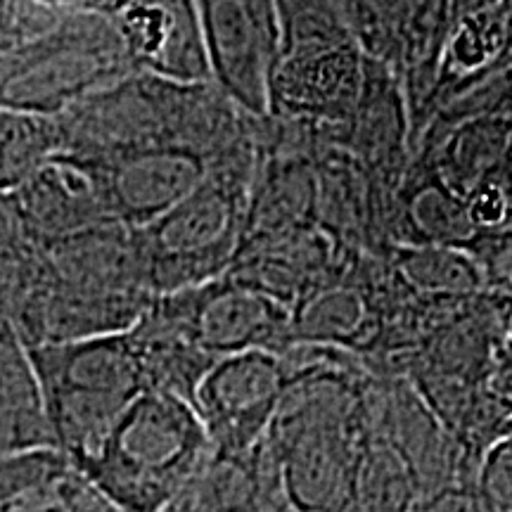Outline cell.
<instances>
[{
  "mask_svg": "<svg viewBox=\"0 0 512 512\" xmlns=\"http://www.w3.org/2000/svg\"><path fill=\"white\" fill-rule=\"evenodd\" d=\"M259 124L223 152L211 174L185 200L133 230L152 297L221 278L238 259L259 171Z\"/></svg>",
  "mask_w": 512,
  "mask_h": 512,
  "instance_id": "obj_1",
  "label": "cell"
},
{
  "mask_svg": "<svg viewBox=\"0 0 512 512\" xmlns=\"http://www.w3.org/2000/svg\"><path fill=\"white\" fill-rule=\"evenodd\" d=\"M211 453L190 401L143 392L119 415L95 456L76 470L119 512H164Z\"/></svg>",
  "mask_w": 512,
  "mask_h": 512,
  "instance_id": "obj_2",
  "label": "cell"
},
{
  "mask_svg": "<svg viewBox=\"0 0 512 512\" xmlns=\"http://www.w3.org/2000/svg\"><path fill=\"white\" fill-rule=\"evenodd\" d=\"M46 399L57 448L79 467L145 392L128 332L24 347Z\"/></svg>",
  "mask_w": 512,
  "mask_h": 512,
  "instance_id": "obj_3",
  "label": "cell"
},
{
  "mask_svg": "<svg viewBox=\"0 0 512 512\" xmlns=\"http://www.w3.org/2000/svg\"><path fill=\"white\" fill-rule=\"evenodd\" d=\"M136 74L114 19L60 12L0 55V107L60 117L88 95Z\"/></svg>",
  "mask_w": 512,
  "mask_h": 512,
  "instance_id": "obj_4",
  "label": "cell"
},
{
  "mask_svg": "<svg viewBox=\"0 0 512 512\" xmlns=\"http://www.w3.org/2000/svg\"><path fill=\"white\" fill-rule=\"evenodd\" d=\"M150 304L214 361L245 351L283 356L292 347L290 306L228 273Z\"/></svg>",
  "mask_w": 512,
  "mask_h": 512,
  "instance_id": "obj_5",
  "label": "cell"
},
{
  "mask_svg": "<svg viewBox=\"0 0 512 512\" xmlns=\"http://www.w3.org/2000/svg\"><path fill=\"white\" fill-rule=\"evenodd\" d=\"M209 76L249 117H268L280 55L278 0H195Z\"/></svg>",
  "mask_w": 512,
  "mask_h": 512,
  "instance_id": "obj_6",
  "label": "cell"
},
{
  "mask_svg": "<svg viewBox=\"0 0 512 512\" xmlns=\"http://www.w3.org/2000/svg\"><path fill=\"white\" fill-rule=\"evenodd\" d=\"M290 370L283 356L245 351L214 361L192 394L211 451L245 458L264 441L283 399Z\"/></svg>",
  "mask_w": 512,
  "mask_h": 512,
  "instance_id": "obj_7",
  "label": "cell"
},
{
  "mask_svg": "<svg viewBox=\"0 0 512 512\" xmlns=\"http://www.w3.org/2000/svg\"><path fill=\"white\" fill-rule=\"evenodd\" d=\"M8 200L29 245H48L119 223L100 166L69 152H57L38 166L8 192Z\"/></svg>",
  "mask_w": 512,
  "mask_h": 512,
  "instance_id": "obj_8",
  "label": "cell"
},
{
  "mask_svg": "<svg viewBox=\"0 0 512 512\" xmlns=\"http://www.w3.org/2000/svg\"><path fill=\"white\" fill-rule=\"evenodd\" d=\"M219 157L190 145H152L91 162L105 176L119 223L138 230L185 200Z\"/></svg>",
  "mask_w": 512,
  "mask_h": 512,
  "instance_id": "obj_9",
  "label": "cell"
},
{
  "mask_svg": "<svg viewBox=\"0 0 512 512\" xmlns=\"http://www.w3.org/2000/svg\"><path fill=\"white\" fill-rule=\"evenodd\" d=\"M112 19L136 72L211 83L195 0H126Z\"/></svg>",
  "mask_w": 512,
  "mask_h": 512,
  "instance_id": "obj_10",
  "label": "cell"
},
{
  "mask_svg": "<svg viewBox=\"0 0 512 512\" xmlns=\"http://www.w3.org/2000/svg\"><path fill=\"white\" fill-rule=\"evenodd\" d=\"M60 451L27 349L0 342V458Z\"/></svg>",
  "mask_w": 512,
  "mask_h": 512,
  "instance_id": "obj_11",
  "label": "cell"
},
{
  "mask_svg": "<svg viewBox=\"0 0 512 512\" xmlns=\"http://www.w3.org/2000/svg\"><path fill=\"white\" fill-rule=\"evenodd\" d=\"M396 278L418 297L463 302L486 290L482 264L458 247H396Z\"/></svg>",
  "mask_w": 512,
  "mask_h": 512,
  "instance_id": "obj_12",
  "label": "cell"
},
{
  "mask_svg": "<svg viewBox=\"0 0 512 512\" xmlns=\"http://www.w3.org/2000/svg\"><path fill=\"white\" fill-rule=\"evenodd\" d=\"M62 152V131L55 117L0 107V192L8 195L41 164Z\"/></svg>",
  "mask_w": 512,
  "mask_h": 512,
  "instance_id": "obj_13",
  "label": "cell"
},
{
  "mask_svg": "<svg viewBox=\"0 0 512 512\" xmlns=\"http://www.w3.org/2000/svg\"><path fill=\"white\" fill-rule=\"evenodd\" d=\"M420 501L411 467L387 441L368 437L349 512H413Z\"/></svg>",
  "mask_w": 512,
  "mask_h": 512,
  "instance_id": "obj_14",
  "label": "cell"
},
{
  "mask_svg": "<svg viewBox=\"0 0 512 512\" xmlns=\"http://www.w3.org/2000/svg\"><path fill=\"white\" fill-rule=\"evenodd\" d=\"M74 465L62 451L0 458V512H46L60 505Z\"/></svg>",
  "mask_w": 512,
  "mask_h": 512,
  "instance_id": "obj_15",
  "label": "cell"
},
{
  "mask_svg": "<svg viewBox=\"0 0 512 512\" xmlns=\"http://www.w3.org/2000/svg\"><path fill=\"white\" fill-rule=\"evenodd\" d=\"M475 484L491 512H512V437L484 453Z\"/></svg>",
  "mask_w": 512,
  "mask_h": 512,
  "instance_id": "obj_16",
  "label": "cell"
},
{
  "mask_svg": "<svg viewBox=\"0 0 512 512\" xmlns=\"http://www.w3.org/2000/svg\"><path fill=\"white\" fill-rule=\"evenodd\" d=\"M57 15L60 10H50L36 0H0V55L46 29Z\"/></svg>",
  "mask_w": 512,
  "mask_h": 512,
  "instance_id": "obj_17",
  "label": "cell"
},
{
  "mask_svg": "<svg viewBox=\"0 0 512 512\" xmlns=\"http://www.w3.org/2000/svg\"><path fill=\"white\" fill-rule=\"evenodd\" d=\"M413 512H491L477 484H453L434 491L415 505Z\"/></svg>",
  "mask_w": 512,
  "mask_h": 512,
  "instance_id": "obj_18",
  "label": "cell"
},
{
  "mask_svg": "<svg viewBox=\"0 0 512 512\" xmlns=\"http://www.w3.org/2000/svg\"><path fill=\"white\" fill-rule=\"evenodd\" d=\"M29 247V242L24 240L22 228L15 211L10 207L8 195L0 192V264H10L19 254H24V249Z\"/></svg>",
  "mask_w": 512,
  "mask_h": 512,
  "instance_id": "obj_19",
  "label": "cell"
},
{
  "mask_svg": "<svg viewBox=\"0 0 512 512\" xmlns=\"http://www.w3.org/2000/svg\"><path fill=\"white\" fill-rule=\"evenodd\" d=\"M36 3L60 12H93V15L114 17L124 8L126 0H36Z\"/></svg>",
  "mask_w": 512,
  "mask_h": 512,
  "instance_id": "obj_20",
  "label": "cell"
},
{
  "mask_svg": "<svg viewBox=\"0 0 512 512\" xmlns=\"http://www.w3.org/2000/svg\"><path fill=\"white\" fill-rule=\"evenodd\" d=\"M8 339H15L10 335L8 325H5V318H3V304H0V342H8Z\"/></svg>",
  "mask_w": 512,
  "mask_h": 512,
  "instance_id": "obj_21",
  "label": "cell"
},
{
  "mask_svg": "<svg viewBox=\"0 0 512 512\" xmlns=\"http://www.w3.org/2000/svg\"><path fill=\"white\" fill-rule=\"evenodd\" d=\"M46 512H67L62 508V505H55V508H50V510H46Z\"/></svg>",
  "mask_w": 512,
  "mask_h": 512,
  "instance_id": "obj_22",
  "label": "cell"
}]
</instances>
